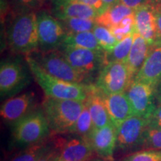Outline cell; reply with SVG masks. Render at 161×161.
Instances as JSON below:
<instances>
[{"instance_id":"f1b7e54d","label":"cell","mask_w":161,"mask_h":161,"mask_svg":"<svg viewBox=\"0 0 161 161\" xmlns=\"http://www.w3.org/2000/svg\"><path fill=\"white\" fill-rule=\"evenodd\" d=\"M12 6L11 12L35 11L45 9L47 0H9Z\"/></svg>"},{"instance_id":"83f0119b","label":"cell","mask_w":161,"mask_h":161,"mask_svg":"<svg viewBox=\"0 0 161 161\" xmlns=\"http://www.w3.org/2000/svg\"><path fill=\"white\" fill-rule=\"evenodd\" d=\"M110 30L119 42L125 39L128 36L135 33L136 31L135 13L125 18L119 25Z\"/></svg>"},{"instance_id":"d590c367","label":"cell","mask_w":161,"mask_h":161,"mask_svg":"<svg viewBox=\"0 0 161 161\" xmlns=\"http://www.w3.org/2000/svg\"><path fill=\"white\" fill-rule=\"evenodd\" d=\"M119 1L124 5L135 11L138 8L146 5L148 0H119Z\"/></svg>"},{"instance_id":"9a60e30c","label":"cell","mask_w":161,"mask_h":161,"mask_svg":"<svg viewBox=\"0 0 161 161\" xmlns=\"http://www.w3.org/2000/svg\"><path fill=\"white\" fill-rule=\"evenodd\" d=\"M135 23L136 32L150 46L161 43V36L157 26L155 17L148 3L135 10Z\"/></svg>"},{"instance_id":"7a4b0ae2","label":"cell","mask_w":161,"mask_h":161,"mask_svg":"<svg viewBox=\"0 0 161 161\" xmlns=\"http://www.w3.org/2000/svg\"><path fill=\"white\" fill-rule=\"evenodd\" d=\"M25 60L30 72L38 85L45 92L46 96L85 102L90 84L72 83L59 79L47 73L30 55H26Z\"/></svg>"},{"instance_id":"ba28073f","label":"cell","mask_w":161,"mask_h":161,"mask_svg":"<svg viewBox=\"0 0 161 161\" xmlns=\"http://www.w3.org/2000/svg\"><path fill=\"white\" fill-rule=\"evenodd\" d=\"M30 77L27 68L19 60H6L0 66L1 97L12 96L29 84Z\"/></svg>"},{"instance_id":"44dd1931","label":"cell","mask_w":161,"mask_h":161,"mask_svg":"<svg viewBox=\"0 0 161 161\" xmlns=\"http://www.w3.org/2000/svg\"><path fill=\"white\" fill-rule=\"evenodd\" d=\"M134 10L124 5L119 1L110 6L103 13L98 15L96 19V22L98 25L105 26L111 29L119 25L125 18L134 14Z\"/></svg>"},{"instance_id":"ab89813d","label":"cell","mask_w":161,"mask_h":161,"mask_svg":"<svg viewBox=\"0 0 161 161\" xmlns=\"http://www.w3.org/2000/svg\"><path fill=\"white\" fill-rule=\"evenodd\" d=\"M47 1H48V0H47ZM49 1H51V0H49Z\"/></svg>"},{"instance_id":"7402d4cb","label":"cell","mask_w":161,"mask_h":161,"mask_svg":"<svg viewBox=\"0 0 161 161\" xmlns=\"http://www.w3.org/2000/svg\"><path fill=\"white\" fill-rule=\"evenodd\" d=\"M62 46L104 51L98 44V40L92 31L67 34L64 40Z\"/></svg>"},{"instance_id":"8992f818","label":"cell","mask_w":161,"mask_h":161,"mask_svg":"<svg viewBox=\"0 0 161 161\" xmlns=\"http://www.w3.org/2000/svg\"><path fill=\"white\" fill-rule=\"evenodd\" d=\"M134 78L125 63H107L98 72L95 85L104 94L126 92Z\"/></svg>"},{"instance_id":"277c9868","label":"cell","mask_w":161,"mask_h":161,"mask_svg":"<svg viewBox=\"0 0 161 161\" xmlns=\"http://www.w3.org/2000/svg\"><path fill=\"white\" fill-rule=\"evenodd\" d=\"M43 70L54 77L72 83L89 84L90 78L72 66L60 50L40 52L29 55Z\"/></svg>"},{"instance_id":"5bb4252c","label":"cell","mask_w":161,"mask_h":161,"mask_svg":"<svg viewBox=\"0 0 161 161\" xmlns=\"http://www.w3.org/2000/svg\"><path fill=\"white\" fill-rule=\"evenodd\" d=\"M86 139L98 156L104 160H112L116 148V128L112 122L102 128H94Z\"/></svg>"},{"instance_id":"836d02e7","label":"cell","mask_w":161,"mask_h":161,"mask_svg":"<svg viewBox=\"0 0 161 161\" xmlns=\"http://www.w3.org/2000/svg\"><path fill=\"white\" fill-rule=\"evenodd\" d=\"M77 1L93 8L96 11L99 12L100 14L104 11V5L102 0H77Z\"/></svg>"},{"instance_id":"74e56055","label":"cell","mask_w":161,"mask_h":161,"mask_svg":"<svg viewBox=\"0 0 161 161\" xmlns=\"http://www.w3.org/2000/svg\"><path fill=\"white\" fill-rule=\"evenodd\" d=\"M159 95H160V98L161 99V81L160 82V86H159Z\"/></svg>"},{"instance_id":"d4e9b609","label":"cell","mask_w":161,"mask_h":161,"mask_svg":"<svg viewBox=\"0 0 161 161\" xmlns=\"http://www.w3.org/2000/svg\"><path fill=\"white\" fill-rule=\"evenodd\" d=\"M67 34L92 31L96 25V19L84 18H67L60 20Z\"/></svg>"},{"instance_id":"ac0fdd59","label":"cell","mask_w":161,"mask_h":161,"mask_svg":"<svg viewBox=\"0 0 161 161\" xmlns=\"http://www.w3.org/2000/svg\"><path fill=\"white\" fill-rule=\"evenodd\" d=\"M94 151L89 141L84 137L71 138L64 142L60 149V161H87Z\"/></svg>"},{"instance_id":"1f68e13d","label":"cell","mask_w":161,"mask_h":161,"mask_svg":"<svg viewBox=\"0 0 161 161\" xmlns=\"http://www.w3.org/2000/svg\"><path fill=\"white\" fill-rule=\"evenodd\" d=\"M148 3L149 4L154 13L157 26L161 36V0H148Z\"/></svg>"},{"instance_id":"60d3db41","label":"cell","mask_w":161,"mask_h":161,"mask_svg":"<svg viewBox=\"0 0 161 161\" xmlns=\"http://www.w3.org/2000/svg\"><path fill=\"white\" fill-rule=\"evenodd\" d=\"M58 161H59V160H58Z\"/></svg>"},{"instance_id":"ffe728a7","label":"cell","mask_w":161,"mask_h":161,"mask_svg":"<svg viewBox=\"0 0 161 161\" xmlns=\"http://www.w3.org/2000/svg\"><path fill=\"white\" fill-rule=\"evenodd\" d=\"M150 46L138 32L134 33L131 49L125 63L134 79L148 55Z\"/></svg>"},{"instance_id":"cb8c5ba5","label":"cell","mask_w":161,"mask_h":161,"mask_svg":"<svg viewBox=\"0 0 161 161\" xmlns=\"http://www.w3.org/2000/svg\"><path fill=\"white\" fill-rule=\"evenodd\" d=\"M50 149L51 147L43 140L29 146L23 152L16 154L9 161H38Z\"/></svg>"},{"instance_id":"f35d334b","label":"cell","mask_w":161,"mask_h":161,"mask_svg":"<svg viewBox=\"0 0 161 161\" xmlns=\"http://www.w3.org/2000/svg\"><path fill=\"white\" fill-rule=\"evenodd\" d=\"M96 161H112V160H104V159H102V160H98Z\"/></svg>"},{"instance_id":"52a82bcc","label":"cell","mask_w":161,"mask_h":161,"mask_svg":"<svg viewBox=\"0 0 161 161\" xmlns=\"http://www.w3.org/2000/svg\"><path fill=\"white\" fill-rule=\"evenodd\" d=\"M39 51L58 50L63 45L66 32L59 19L46 9L37 12Z\"/></svg>"},{"instance_id":"e575fe53","label":"cell","mask_w":161,"mask_h":161,"mask_svg":"<svg viewBox=\"0 0 161 161\" xmlns=\"http://www.w3.org/2000/svg\"><path fill=\"white\" fill-rule=\"evenodd\" d=\"M60 158V149H50L38 161H58Z\"/></svg>"},{"instance_id":"6da1fadb","label":"cell","mask_w":161,"mask_h":161,"mask_svg":"<svg viewBox=\"0 0 161 161\" xmlns=\"http://www.w3.org/2000/svg\"><path fill=\"white\" fill-rule=\"evenodd\" d=\"M5 37L8 48L16 54L29 55L39 51L37 12H11Z\"/></svg>"},{"instance_id":"484cf974","label":"cell","mask_w":161,"mask_h":161,"mask_svg":"<svg viewBox=\"0 0 161 161\" xmlns=\"http://www.w3.org/2000/svg\"><path fill=\"white\" fill-rule=\"evenodd\" d=\"M92 31L97 39L101 48L105 52L111 51L119 43L111 30L105 26L96 24Z\"/></svg>"},{"instance_id":"f546056e","label":"cell","mask_w":161,"mask_h":161,"mask_svg":"<svg viewBox=\"0 0 161 161\" xmlns=\"http://www.w3.org/2000/svg\"><path fill=\"white\" fill-rule=\"evenodd\" d=\"M142 144L151 149L161 150V129L148 126L145 134Z\"/></svg>"},{"instance_id":"8d00e7d4","label":"cell","mask_w":161,"mask_h":161,"mask_svg":"<svg viewBox=\"0 0 161 161\" xmlns=\"http://www.w3.org/2000/svg\"><path fill=\"white\" fill-rule=\"evenodd\" d=\"M102 3H103L104 11H105L108 8L110 7V6L114 5V4L119 2V0H102Z\"/></svg>"},{"instance_id":"9c48e42d","label":"cell","mask_w":161,"mask_h":161,"mask_svg":"<svg viewBox=\"0 0 161 161\" xmlns=\"http://www.w3.org/2000/svg\"><path fill=\"white\" fill-rule=\"evenodd\" d=\"M59 50L75 69L88 78L95 72H99L106 64L104 51L68 46H62Z\"/></svg>"},{"instance_id":"4fadbf2b","label":"cell","mask_w":161,"mask_h":161,"mask_svg":"<svg viewBox=\"0 0 161 161\" xmlns=\"http://www.w3.org/2000/svg\"><path fill=\"white\" fill-rule=\"evenodd\" d=\"M50 12L58 19L84 18L96 19L100 14L95 8L77 0H51Z\"/></svg>"},{"instance_id":"5b68a950","label":"cell","mask_w":161,"mask_h":161,"mask_svg":"<svg viewBox=\"0 0 161 161\" xmlns=\"http://www.w3.org/2000/svg\"><path fill=\"white\" fill-rule=\"evenodd\" d=\"M49 130L43 110H35L13 125L12 137L16 144L30 146L43 141Z\"/></svg>"},{"instance_id":"3957f363","label":"cell","mask_w":161,"mask_h":161,"mask_svg":"<svg viewBox=\"0 0 161 161\" xmlns=\"http://www.w3.org/2000/svg\"><path fill=\"white\" fill-rule=\"evenodd\" d=\"M85 107V102L59 99L46 96L42 104L50 130L55 133L72 132Z\"/></svg>"},{"instance_id":"4316f807","label":"cell","mask_w":161,"mask_h":161,"mask_svg":"<svg viewBox=\"0 0 161 161\" xmlns=\"http://www.w3.org/2000/svg\"><path fill=\"white\" fill-rule=\"evenodd\" d=\"M94 125L90 115L89 109L85 104L84 110L80 114L79 117L76 121L75 125L72 128V132L80 136V137L86 138L94 129Z\"/></svg>"},{"instance_id":"30bf717a","label":"cell","mask_w":161,"mask_h":161,"mask_svg":"<svg viewBox=\"0 0 161 161\" xmlns=\"http://www.w3.org/2000/svg\"><path fill=\"white\" fill-rule=\"evenodd\" d=\"M155 86L149 84L134 80L127 90L134 116L148 119L156 110L154 104Z\"/></svg>"},{"instance_id":"d6a6232c","label":"cell","mask_w":161,"mask_h":161,"mask_svg":"<svg viewBox=\"0 0 161 161\" xmlns=\"http://www.w3.org/2000/svg\"><path fill=\"white\" fill-rule=\"evenodd\" d=\"M149 119V127L161 129V105L156 108Z\"/></svg>"},{"instance_id":"2e32d148","label":"cell","mask_w":161,"mask_h":161,"mask_svg":"<svg viewBox=\"0 0 161 161\" xmlns=\"http://www.w3.org/2000/svg\"><path fill=\"white\" fill-rule=\"evenodd\" d=\"M134 80L157 87L161 81V43L150 46V50Z\"/></svg>"},{"instance_id":"7c38bea8","label":"cell","mask_w":161,"mask_h":161,"mask_svg":"<svg viewBox=\"0 0 161 161\" xmlns=\"http://www.w3.org/2000/svg\"><path fill=\"white\" fill-rule=\"evenodd\" d=\"M35 98L33 92H25L14 96L2 104L0 114L5 122L14 124L35 109Z\"/></svg>"},{"instance_id":"e0dca14e","label":"cell","mask_w":161,"mask_h":161,"mask_svg":"<svg viewBox=\"0 0 161 161\" xmlns=\"http://www.w3.org/2000/svg\"><path fill=\"white\" fill-rule=\"evenodd\" d=\"M102 94L108 115L115 126L130 116H134L126 92L114 94H104L102 92Z\"/></svg>"},{"instance_id":"603a6c76","label":"cell","mask_w":161,"mask_h":161,"mask_svg":"<svg viewBox=\"0 0 161 161\" xmlns=\"http://www.w3.org/2000/svg\"><path fill=\"white\" fill-rule=\"evenodd\" d=\"M134 34L130 35L119 42L115 47L111 51L105 52V61L107 63L110 62H122L126 63L128 55L131 49Z\"/></svg>"},{"instance_id":"d6986e66","label":"cell","mask_w":161,"mask_h":161,"mask_svg":"<svg viewBox=\"0 0 161 161\" xmlns=\"http://www.w3.org/2000/svg\"><path fill=\"white\" fill-rule=\"evenodd\" d=\"M85 104L89 109L95 128H102L112 122L104 104L102 92L95 84H90Z\"/></svg>"},{"instance_id":"4dcf8cb0","label":"cell","mask_w":161,"mask_h":161,"mask_svg":"<svg viewBox=\"0 0 161 161\" xmlns=\"http://www.w3.org/2000/svg\"><path fill=\"white\" fill-rule=\"evenodd\" d=\"M123 161H161V150L140 151L125 157Z\"/></svg>"},{"instance_id":"8fae6325","label":"cell","mask_w":161,"mask_h":161,"mask_svg":"<svg viewBox=\"0 0 161 161\" xmlns=\"http://www.w3.org/2000/svg\"><path fill=\"white\" fill-rule=\"evenodd\" d=\"M149 126V119L137 116H130L116 126V147L122 150L135 147L143 142Z\"/></svg>"}]
</instances>
